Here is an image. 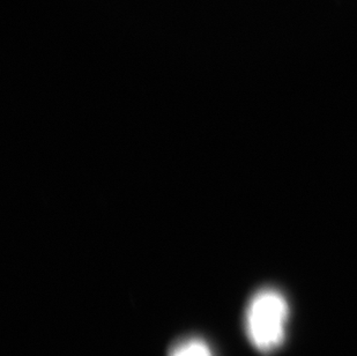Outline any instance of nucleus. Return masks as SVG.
<instances>
[{
  "mask_svg": "<svg viewBox=\"0 0 357 356\" xmlns=\"http://www.w3.org/2000/svg\"><path fill=\"white\" fill-rule=\"evenodd\" d=\"M289 306L273 288L260 289L250 299L245 313V331L250 343L261 353L279 348L286 338Z\"/></svg>",
  "mask_w": 357,
  "mask_h": 356,
  "instance_id": "1",
  "label": "nucleus"
},
{
  "mask_svg": "<svg viewBox=\"0 0 357 356\" xmlns=\"http://www.w3.org/2000/svg\"><path fill=\"white\" fill-rule=\"evenodd\" d=\"M169 356H214L212 350L200 338H186L176 343L169 352Z\"/></svg>",
  "mask_w": 357,
  "mask_h": 356,
  "instance_id": "2",
  "label": "nucleus"
}]
</instances>
